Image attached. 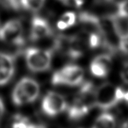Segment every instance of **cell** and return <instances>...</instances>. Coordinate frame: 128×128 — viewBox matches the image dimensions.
<instances>
[{"label": "cell", "mask_w": 128, "mask_h": 128, "mask_svg": "<svg viewBox=\"0 0 128 128\" xmlns=\"http://www.w3.org/2000/svg\"><path fill=\"white\" fill-rule=\"evenodd\" d=\"M116 14L122 17H128V0H122L117 4Z\"/></svg>", "instance_id": "d6986e66"}, {"label": "cell", "mask_w": 128, "mask_h": 128, "mask_svg": "<svg viewBox=\"0 0 128 128\" xmlns=\"http://www.w3.org/2000/svg\"><path fill=\"white\" fill-rule=\"evenodd\" d=\"M52 34V29L49 23L44 18L39 16L33 17L31 22L30 39L37 42L46 39Z\"/></svg>", "instance_id": "8fae6325"}, {"label": "cell", "mask_w": 128, "mask_h": 128, "mask_svg": "<svg viewBox=\"0 0 128 128\" xmlns=\"http://www.w3.org/2000/svg\"><path fill=\"white\" fill-rule=\"evenodd\" d=\"M52 50L37 48H29L25 52L26 62L28 69L33 72H44L51 67Z\"/></svg>", "instance_id": "5b68a950"}, {"label": "cell", "mask_w": 128, "mask_h": 128, "mask_svg": "<svg viewBox=\"0 0 128 128\" xmlns=\"http://www.w3.org/2000/svg\"><path fill=\"white\" fill-rule=\"evenodd\" d=\"M23 26L20 20H12L0 27V40L2 42L21 46L24 44Z\"/></svg>", "instance_id": "52a82bcc"}, {"label": "cell", "mask_w": 128, "mask_h": 128, "mask_svg": "<svg viewBox=\"0 0 128 128\" xmlns=\"http://www.w3.org/2000/svg\"><path fill=\"white\" fill-rule=\"evenodd\" d=\"M118 46L120 51L126 54H128V37L120 39Z\"/></svg>", "instance_id": "ffe728a7"}, {"label": "cell", "mask_w": 128, "mask_h": 128, "mask_svg": "<svg viewBox=\"0 0 128 128\" xmlns=\"http://www.w3.org/2000/svg\"><path fill=\"white\" fill-rule=\"evenodd\" d=\"M94 91L92 82L87 81L81 84L71 104L68 106V115L70 120H78L83 118L94 108Z\"/></svg>", "instance_id": "6da1fadb"}, {"label": "cell", "mask_w": 128, "mask_h": 128, "mask_svg": "<svg viewBox=\"0 0 128 128\" xmlns=\"http://www.w3.org/2000/svg\"><path fill=\"white\" fill-rule=\"evenodd\" d=\"M89 32L81 31L74 36L69 37L67 51L66 54L72 60H76L84 55L88 46Z\"/></svg>", "instance_id": "ba28073f"}, {"label": "cell", "mask_w": 128, "mask_h": 128, "mask_svg": "<svg viewBox=\"0 0 128 128\" xmlns=\"http://www.w3.org/2000/svg\"><path fill=\"white\" fill-rule=\"evenodd\" d=\"M40 86L31 77L26 76L18 81L12 92V100L14 106H22L33 103L39 97Z\"/></svg>", "instance_id": "3957f363"}, {"label": "cell", "mask_w": 128, "mask_h": 128, "mask_svg": "<svg viewBox=\"0 0 128 128\" xmlns=\"http://www.w3.org/2000/svg\"><path fill=\"white\" fill-rule=\"evenodd\" d=\"M46 0H20L21 6L27 10L39 11L44 5Z\"/></svg>", "instance_id": "2e32d148"}, {"label": "cell", "mask_w": 128, "mask_h": 128, "mask_svg": "<svg viewBox=\"0 0 128 128\" xmlns=\"http://www.w3.org/2000/svg\"><path fill=\"white\" fill-rule=\"evenodd\" d=\"M114 32L118 39L128 37V17L117 14H110Z\"/></svg>", "instance_id": "7c38bea8"}, {"label": "cell", "mask_w": 128, "mask_h": 128, "mask_svg": "<svg viewBox=\"0 0 128 128\" xmlns=\"http://www.w3.org/2000/svg\"><path fill=\"white\" fill-rule=\"evenodd\" d=\"M125 90L111 83H104L95 89V107L107 111L113 108L124 99Z\"/></svg>", "instance_id": "7a4b0ae2"}, {"label": "cell", "mask_w": 128, "mask_h": 128, "mask_svg": "<svg viewBox=\"0 0 128 128\" xmlns=\"http://www.w3.org/2000/svg\"><path fill=\"white\" fill-rule=\"evenodd\" d=\"M37 125L28 116L17 114L12 118L11 128H34Z\"/></svg>", "instance_id": "5bb4252c"}, {"label": "cell", "mask_w": 128, "mask_h": 128, "mask_svg": "<svg viewBox=\"0 0 128 128\" xmlns=\"http://www.w3.org/2000/svg\"><path fill=\"white\" fill-rule=\"evenodd\" d=\"M113 0H94L96 4H103L110 3Z\"/></svg>", "instance_id": "cb8c5ba5"}, {"label": "cell", "mask_w": 128, "mask_h": 128, "mask_svg": "<svg viewBox=\"0 0 128 128\" xmlns=\"http://www.w3.org/2000/svg\"><path fill=\"white\" fill-rule=\"evenodd\" d=\"M85 72L80 66L76 65H67L56 70L51 78L53 86H77L84 81Z\"/></svg>", "instance_id": "277c9868"}, {"label": "cell", "mask_w": 128, "mask_h": 128, "mask_svg": "<svg viewBox=\"0 0 128 128\" xmlns=\"http://www.w3.org/2000/svg\"><path fill=\"white\" fill-rule=\"evenodd\" d=\"M116 118L113 114L103 112L95 120L91 128H115Z\"/></svg>", "instance_id": "4fadbf2b"}, {"label": "cell", "mask_w": 128, "mask_h": 128, "mask_svg": "<svg viewBox=\"0 0 128 128\" xmlns=\"http://www.w3.org/2000/svg\"><path fill=\"white\" fill-rule=\"evenodd\" d=\"M34 128H47L46 127H45V126H44V125H40V124H38V125H36V127Z\"/></svg>", "instance_id": "484cf974"}, {"label": "cell", "mask_w": 128, "mask_h": 128, "mask_svg": "<svg viewBox=\"0 0 128 128\" xmlns=\"http://www.w3.org/2000/svg\"><path fill=\"white\" fill-rule=\"evenodd\" d=\"M102 44L100 34L96 32H89L88 46L90 49H96Z\"/></svg>", "instance_id": "e0dca14e"}, {"label": "cell", "mask_w": 128, "mask_h": 128, "mask_svg": "<svg viewBox=\"0 0 128 128\" xmlns=\"http://www.w3.org/2000/svg\"><path fill=\"white\" fill-rule=\"evenodd\" d=\"M123 100L125 101L126 104H127V106L128 108V92H125V96H124V99Z\"/></svg>", "instance_id": "d4e9b609"}, {"label": "cell", "mask_w": 128, "mask_h": 128, "mask_svg": "<svg viewBox=\"0 0 128 128\" xmlns=\"http://www.w3.org/2000/svg\"><path fill=\"white\" fill-rule=\"evenodd\" d=\"M4 111H5V107H4V103L2 100V98L0 97V122L2 120V118L4 116Z\"/></svg>", "instance_id": "7402d4cb"}, {"label": "cell", "mask_w": 128, "mask_h": 128, "mask_svg": "<svg viewBox=\"0 0 128 128\" xmlns=\"http://www.w3.org/2000/svg\"><path fill=\"white\" fill-rule=\"evenodd\" d=\"M112 67V58L110 54H101L95 56L90 64V70L96 78L107 77Z\"/></svg>", "instance_id": "9c48e42d"}, {"label": "cell", "mask_w": 128, "mask_h": 128, "mask_svg": "<svg viewBox=\"0 0 128 128\" xmlns=\"http://www.w3.org/2000/svg\"><path fill=\"white\" fill-rule=\"evenodd\" d=\"M67 101L64 96L53 91L48 92L43 98L41 108L44 114L54 117L63 113L68 109Z\"/></svg>", "instance_id": "8992f818"}, {"label": "cell", "mask_w": 128, "mask_h": 128, "mask_svg": "<svg viewBox=\"0 0 128 128\" xmlns=\"http://www.w3.org/2000/svg\"><path fill=\"white\" fill-rule=\"evenodd\" d=\"M15 71V56L0 52V86H4L12 79Z\"/></svg>", "instance_id": "30bf717a"}, {"label": "cell", "mask_w": 128, "mask_h": 128, "mask_svg": "<svg viewBox=\"0 0 128 128\" xmlns=\"http://www.w3.org/2000/svg\"><path fill=\"white\" fill-rule=\"evenodd\" d=\"M120 78L125 84H128V63H125L120 71Z\"/></svg>", "instance_id": "44dd1931"}, {"label": "cell", "mask_w": 128, "mask_h": 128, "mask_svg": "<svg viewBox=\"0 0 128 128\" xmlns=\"http://www.w3.org/2000/svg\"><path fill=\"white\" fill-rule=\"evenodd\" d=\"M86 2V0H72V2L74 5L77 7V8H80L83 6Z\"/></svg>", "instance_id": "603a6c76"}, {"label": "cell", "mask_w": 128, "mask_h": 128, "mask_svg": "<svg viewBox=\"0 0 128 128\" xmlns=\"http://www.w3.org/2000/svg\"><path fill=\"white\" fill-rule=\"evenodd\" d=\"M0 6L12 10H19L21 4L20 0H0Z\"/></svg>", "instance_id": "ac0fdd59"}, {"label": "cell", "mask_w": 128, "mask_h": 128, "mask_svg": "<svg viewBox=\"0 0 128 128\" xmlns=\"http://www.w3.org/2000/svg\"><path fill=\"white\" fill-rule=\"evenodd\" d=\"M76 21V16L74 12L70 11L66 12L61 16V18L57 22L56 26L59 30H64L74 25Z\"/></svg>", "instance_id": "9a60e30c"}]
</instances>
